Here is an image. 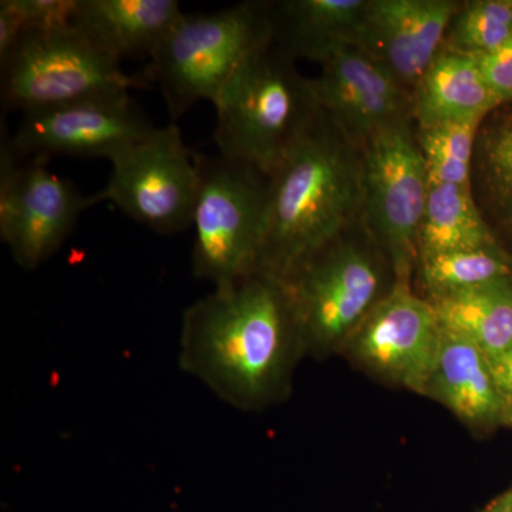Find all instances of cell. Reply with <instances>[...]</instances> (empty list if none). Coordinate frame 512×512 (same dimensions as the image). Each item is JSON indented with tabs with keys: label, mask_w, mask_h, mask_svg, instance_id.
I'll list each match as a JSON object with an SVG mask.
<instances>
[{
	"label": "cell",
	"mask_w": 512,
	"mask_h": 512,
	"mask_svg": "<svg viewBox=\"0 0 512 512\" xmlns=\"http://www.w3.org/2000/svg\"><path fill=\"white\" fill-rule=\"evenodd\" d=\"M111 164L109 183L94 195V204L113 202L138 224L160 234H174L192 225L200 167L177 124L154 128Z\"/></svg>",
	"instance_id": "ba28073f"
},
{
	"label": "cell",
	"mask_w": 512,
	"mask_h": 512,
	"mask_svg": "<svg viewBox=\"0 0 512 512\" xmlns=\"http://www.w3.org/2000/svg\"><path fill=\"white\" fill-rule=\"evenodd\" d=\"M366 141L362 210L373 234L392 255L399 281H409L429 198L426 163L404 121Z\"/></svg>",
	"instance_id": "30bf717a"
},
{
	"label": "cell",
	"mask_w": 512,
	"mask_h": 512,
	"mask_svg": "<svg viewBox=\"0 0 512 512\" xmlns=\"http://www.w3.org/2000/svg\"><path fill=\"white\" fill-rule=\"evenodd\" d=\"M363 156L319 109L269 175L255 272L282 279L362 208Z\"/></svg>",
	"instance_id": "7a4b0ae2"
},
{
	"label": "cell",
	"mask_w": 512,
	"mask_h": 512,
	"mask_svg": "<svg viewBox=\"0 0 512 512\" xmlns=\"http://www.w3.org/2000/svg\"><path fill=\"white\" fill-rule=\"evenodd\" d=\"M365 0H293L279 3L271 20L272 42L291 57L322 64L333 53L360 46Z\"/></svg>",
	"instance_id": "2e32d148"
},
{
	"label": "cell",
	"mask_w": 512,
	"mask_h": 512,
	"mask_svg": "<svg viewBox=\"0 0 512 512\" xmlns=\"http://www.w3.org/2000/svg\"><path fill=\"white\" fill-rule=\"evenodd\" d=\"M426 396L474 427L494 423L507 407L483 350L446 330Z\"/></svg>",
	"instance_id": "e0dca14e"
},
{
	"label": "cell",
	"mask_w": 512,
	"mask_h": 512,
	"mask_svg": "<svg viewBox=\"0 0 512 512\" xmlns=\"http://www.w3.org/2000/svg\"><path fill=\"white\" fill-rule=\"evenodd\" d=\"M316 106L348 137L369 140L377 131L403 120L402 84L360 46H348L322 63L309 80Z\"/></svg>",
	"instance_id": "4fadbf2b"
},
{
	"label": "cell",
	"mask_w": 512,
	"mask_h": 512,
	"mask_svg": "<svg viewBox=\"0 0 512 512\" xmlns=\"http://www.w3.org/2000/svg\"><path fill=\"white\" fill-rule=\"evenodd\" d=\"M481 121H446L420 127L419 147L430 185H470L474 141Z\"/></svg>",
	"instance_id": "7402d4cb"
},
{
	"label": "cell",
	"mask_w": 512,
	"mask_h": 512,
	"mask_svg": "<svg viewBox=\"0 0 512 512\" xmlns=\"http://www.w3.org/2000/svg\"><path fill=\"white\" fill-rule=\"evenodd\" d=\"M503 103L485 82L477 57L441 50L417 83L414 113L420 127L484 119Z\"/></svg>",
	"instance_id": "ac0fdd59"
},
{
	"label": "cell",
	"mask_w": 512,
	"mask_h": 512,
	"mask_svg": "<svg viewBox=\"0 0 512 512\" xmlns=\"http://www.w3.org/2000/svg\"><path fill=\"white\" fill-rule=\"evenodd\" d=\"M128 92L103 94L23 114L12 143L20 157L114 160L154 130Z\"/></svg>",
	"instance_id": "8fae6325"
},
{
	"label": "cell",
	"mask_w": 512,
	"mask_h": 512,
	"mask_svg": "<svg viewBox=\"0 0 512 512\" xmlns=\"http://www.w3.org/2000/svg\"><path fill=\"white\" fill-rule=\"evenodd\" d=\"M507 2H508V5H510V8L512 10V0H507Z\"/></svg>",
	"instance_id": "f1b7e54d"
},
{
	"label": "cell",
	"mask_w": 512,
	"mask_h": 512,
	"mask_svg": "<svg viewBox=\"0 0 512 512\" xmlns=\"http://www.w3.org/2000/svg\"><path fill=\"white\" fill-rule=\"evenodd\" d=\"M12 136L0 133V238L16 264L36 269L55 255L80 214L94 205L70 180L47 168L49 157L20 163Z\"/></svg>",
	"instance_id": "9c48e42d"
},
{
	"label": "cell",
	"mask_w": 512,
	"mask_h": 512,
	"mask_svg": "<svg viewBox=\"0 0 512 512\" xmlns=\"http://www.w3.org/2000/svg\"><path fill=\"white\" fill-rule=\"evenodd\" d=\"M421 271L424 284L436 301L453 293L504 281L511 269L493 247L423 256Z\"/></svg>",
	"instance_id": "44dd1931"
},
{
	"label": "cell",
	"mask_w": 512,
	"mask_h": 512,
	"mask_svg": "<svg viewBox=\"0 0 512 512\" xmlns=\"http://www.w3.org/2000/svg\"><path fill=\"white\" fill-rule=\"evenodd\" d=\"M0 69L3 109L23 114L148 86L144 74L128 76L119 59L94 45L76 26L28 33Z\"/></svg>",
	"instance_id": "8992f818"
},
{
	"label": "cell",
	"mask_w": 512,
	"mask_h": 512,
	"mask_svg": "<svg viewBox=\"0 0 512 512\" xmlns=\"http://www.w3.org/2000/svg\"><path fill=\"white\" fill-rule=\"evenodd\" d=\"M23 33L55 32L72 28L80 0H9Z\"/></svg>",
	"instance_id": "cb8c5ba5"
},
{
	"label": "cell",
	"mask_w": 512,
	"mask_h": 512,
	"mask_svg": "<svg viewBox=\"0 0 512 512\" xmlns=\"http://www.w3.org/2000/svg\"><path fill=\"white\" fill-rule=\"evenodd\" d=\"M380 274L366 249L336 238L279 279L303 348L346 345L379 303Z\"/></svg>",
	"instance_id": "52a82bcc"
},
{
	"label": "cell",
	"mask_w": 512,
	"mask_h": 512,
	"mask_svg": "<svg viewBox=\"0 0 512 512\" xmlns=\"http://www.w3.org/2000/svg\"><path fill=\"white\" fill-rule=\"evenodd\" d=\"M220 156L271 175L318 114L309 80L274 42L256 49L214 103Z\"/></svg>",
	"instance_id": "3957f363"
},
{
	"label": "cell",
	"mask_w": 512,
	"mask_h": 512,
	"mask_svg": "<svg viewBox=\"0 0 512 512\" xmlns=\"http://www.w3.org/2000/svg\"><path fill=\"white\" fill-rule=\"evenodd\" d=\"M484 165L495 197L512 218V124L495 131L485 141Z\"/></svg>",
	"instance_id": "d4e9b609"
},
{
	"label": "cell",
	"mask_w": 512,
	"mask_h": 512,
	"mask_svg": "<svg viewBox=\"0 0 512 512\" xmlns=\"http://www.w3.org/2000/svg\"><path fill=\"white\" fill-rule=\"evenodd\" d=\"M446 332L470 340L488 359L512 346V286L504 281L453 293L433 301Z\"/></svg>",
	"instance_id": "d6986e66"
},
{
	"label": "cell",
	"mask_w": 512,
	"mask_h": 512,
	"mask_svg": "<svg viewBox=\"0 0 512 512\" xmlns=\"http://www.w3.org/2000/svg\"><path fill=\"white\" fill-rule=\"evenodd\" d=\"M441 339L443 328L433 302L417 298L409 281H397L348 343L357 362L370 372L426 394Z\"/></svg>",
	"instance_id": "7c38bea8"
},
{
	"label": "cell",
	"mask_w": 512,
	"mask_h": 512,
	"mask_svg": "<svg viewBox=\"0 0 512 512\" xmlns=\"http://www.w3.org/2000/svg\"><path fill=\"white\" fill-rule=\"evenodd\" d=\"M495 384L503 396L505 406L512 407V346L503 355L490 360Z\"/></svg>",
	"instance_id": "4316f807"
},
{
	"label": "cell",
	"mask_w": 512,
	"mask_h": 512,
	"mask_svg": "<svg viewBox=\"0 0 512 512\" xmlns=\"http://www.w3.org/2000/svg\"><path fill=\"white\" fill-rule=\"evenodd\" d=\"M487 512H512V494L495 503Z\"/></svg>",
	"instance_id": "83f0119b"
},
{
	"label": "cell",
	"mask_w": 512,
	"mask_h": 512,
	"mask_svg": "<svg viewBox=\"0 0 512 512\" xmlns=\"http://www.w3.org/2000/svg\"><path fill=\"white\" fill-rule=\"evenodd\" d=\"M485 82L501 101L512 99V39L494 52L477 55Z\"/></svg>",
	"instance_id": "484cf974"
},
{
	"label": "cell",
	"mask_w": 512,
	"mask_h": 512,
	"mask_svg": "<svg viewBox=\"0 0 512 512\" xmlns=\"http://www.w3.org/2000/svg\"><path fill=\"white\" fill-rule=\"evenodd\" d=\"M458 8L450 0L367 2L360 47L400 84H417L439 56Z\"/></svg>",
	"instance_id": "5bb4252c"
},
{
	"label": "cell",
	"mask_w": 512,
	"mask_h": 512,
	"mask_svg": "<svg viewBox=\"0 0 512 512\" xmlns=\"http://www.w3.org/2000/svg\"><path fill=\"white\" fill-rule=\"evenodd\" d=\"M272 42L268 9L242 3L211 13L183 15L150 57L144 77L160 87L171 119L195 103H214L224 84L259 47Z\"/></svg>",
	"instance_id": "277c9868"
},
{
	"label": "cell",
	"mask_w": 512,
	"mask_h": 512,
	"mask_svg": "<svg viewBox=\"0 0 512 512\" xmlns=\"http://www.w3.org/2000/svg\"><path fill=\"white\" fill-rule=\"evenodd\" d=\"M197 158L192 272L220 288L255 274L269 175L222 156Z\"/></svg>",
	"instance_id": "5b68a950"
},
{
	"label": "cell",
	"mask_w": 512,
	"mask_h": 512,
	"mask_svg": "<svg viewBox=\"0 0 512 512\" xmlns=\"http://www.w3.org/2000/svg\"><path fill=\"white\" fill-rule=\"evenodd\" d=\"M180 348L188 375L232 406L255 409L281 396L303 346L281 282L255 272L192 303Z\"/></svg>",
	"instance_id": "6da1fadb"
},
{
	"label": "cell",
	"mask_w": 512,
	"mask_h": 512,
	"mask_svg": "<svg viewBox=\"0 0 512 512\" xmlns=\"http://www.w3.org/2000/svg\"><path fill=\"white\" fill-rule=\"evenodd\" d=\"M183 15L177 0H80L74 26L116 59L151 57Z\"/></svg>",
	"instance_id": "9a60e30c"
},
{
	"label": "cell",
	"mask_w": 512,
	"mask_h": 512,
	"mask_svg": "<svg viewBox=\"0 0 512 512\" xmlns=\"http://www.w3.org/2000/svg\"><path fill=\"white\" fill-rule=\"evenodd\" d=\"M493 247V235L478 211L470 185H430L419 231L421 258Z\"/></svg>",
	"instance_id": "ffe728a7"
},
{
	"label": "cell",
	"mask_w": 512,
	"mask_h": 512,
	"mask_svg": "<svg viewBox=\"0 0 512 512\" xmlns=\"http://www.w3.org/2000/svg\"><path fill=\"white\" fill-rule=\"evenodd\" d=\"M512 39V10L507 0H478L458 8L450 29L448 49L484 55Z\"/></svg>",
	"instance_id": "603a6c76"
}]
</instances>
